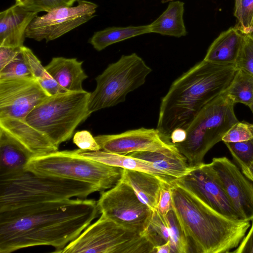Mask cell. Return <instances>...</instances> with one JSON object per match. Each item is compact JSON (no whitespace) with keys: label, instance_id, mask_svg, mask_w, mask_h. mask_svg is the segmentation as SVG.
Instances as JSON below:
<instances>
[{"label":"cell","instance_id":"cell-8","mask_svg":"<svg viewBox=\"0 0 253 253\" xmlns=\"http://www.w3.org/2000/svg\"><path fill=\"white\" fill-rule=\"evenodd\" d=\"M152 71L136 53L123 55L95 78L96 86L90 93L88 111L92 113L125 101L129 93L144 84Z\"/></svg>","mask_w":253,"mask_h":253},{"label":"cell","instance_id":"cell-28","mask_svg":"<svg viewBox=\"0 0 253 253\" xmlns=\"http://www.w3.org/2000/svg\"><path fill=\"white\" fill-rule=\"evenodd\" d=\"M154 247L170 241V233L165 216L153 211L150 221L142 233Z\"/></svg>","mask_w":253,"mask_h":253},{"label":"cell","instance_id":"cell-41","mask_svg":"<svg viewBox=\"0 0 253 253\" xmlns=\"http://www.w3.org/2000/svg\"><path fill=\"white\" fill-rule=\"evenodd\" d=\"M242 172L248 179L253 182V162L250 167Z\"/></svg>","mask_w":253,"mask_h":253},{"label":"cell","instance_id":"cell-27","mask_svg":"<svg viewBox=\"0 0 253 253\" xmlns=\"http://www.w3.org/2000/svg\"><path fill=\"white\" fill-rule=\"evenodd\" d=\"M226 93L234 103L253 104V77L238 70Z\"/></svg>","mask_w":253,"mask_h":253},{"label":"cell","instance_id":"cell-17","mask_svg":"<svg viewBox=\"0 0 253 253\" xmlns=\"http://www.w3.org/2000/svg\"><path fill=\"white\" fill-rule=\"evenodd\" d=\"M33 155L22 144L0 129V180L10 179L26 171Z\"/></svg>","mask_w":253,"mask_h":253},{"label":"cell","instance_id":"cell-43","mask_svg":"<svg viewBox=\"0 0 253 253\" xmlns=\"http://www.w3.org/2000/svg\"><path fill=\"white\" fill-rule=\"evenodd\" d=\"M248 126L253 134V124H249L248 123Z\"/></svg>","mask_w":253,"mask_h":253},{"label":"cell","instance_id":"cell-21","mask_svg":"<svg viewBox=\"0 0 253 253\" xmlns=\"http://www.w3.org/2000/svg\"><path fill=\"white\" fill-rule=\"evenodd\" d=\"M144 204L155 211L163 187L169 185L159 177L145 172L123 169L121 178Z\"/></svg>","mask_w":253,"mask_h":253},{"label":"cell","instance_id":"cell-35","mask_svg":"<svg viewBox=\"0 0 253 253\" xmlns=\"http://www.w3.org/2000/svg\"><path fill=\"white\" fill-rule=\"evenodd\" d=\"M253 138V134L248 123L237 122L233 125L223 135L222 141L225 142H238Z\"/></svg>","mask_w":253,"mask_h":253},{"label":"cell","instance_id":"cell-20","mask_svg":"<svg viewBox=\"0 0 253 253\" xmlns=\"http://www.w3.org/2000/svg\"><path fill=\"white\" fill-rule=\"evenodd\" d=\"M83 61L77 58L56 57L45 68L55 82L66 91H82L84 80L87 78L82 68Z\"/></svg>","mask_w":253,"mask_h":253},{"label":"cell","instance_id":"cell-32","mask_svg":"<svg viewBox=\"0 0 253 253\" xmlns=\"http://www.w3.org/2000/svg\"><path fill=\"white\" fill-rule=\"evenodd\" d=\"M244 35L243 45L234 64L237 69L253 77V38Z\"/></svg>","mask_w":253,"mask_h":253},{"label":"cell","instance_id":"cell-4","mask_svg":"<svg viewBox=\"0 0 253 253\" xmlns=\"http://www.w3.org/2000/svg\"><path fill=\"white\" fill-rule=\"evenodd\" d=\"M95 192H99L98 188L88 183L26 170L0 180V212L73 197L85 199Z\"/></svg>","mask_w":253,"mask_h":253},{"label":"cell","instance_id":"cell-9","mask_svg":"<svg viewBox=\"0 0 253 253\" xmlns=\"http://www.w3.org/2000/svg\"><path fill=\"white\" fill-rule=\"evenodd\" d=\"M155 253L153 246L140 233L101 214L60 253Z\"/></svg>","mask_w":253,"mask_h":253},{"label":"cell","instance_id":"cell-10","mask_svg":"<svg viewBox=\"0 0 253 253\" xmlns=\"http://www.w3.org/2000/svg\"><path fill=\"white\" fill-rule=\"evenodd\" d=\"M100 193L97 201L100 213L142 235L153 211L140 201L128 184L120 179L114 187Z\"/></svg>","mask_w":253,"mask_h":253},{"label":"cell","instance_id":"cell-13","mask_svg":"<svg viewBox=\"0 0 253 253\" xmlns=\"http://www.w3.org/2000/svg\"><path fill=\"white\" fill-rule=\"evenodd\" d=\"M175 181L220 214L241 220L211 164L204 163Z\"/></svg>","mask_w":253,"mask_h":253},{"label":"cell","instance_id":"cell-44","mask_svg":"<svg viewBox=\"0 0 253 253\" xmlns=\"http://www.w3.org/2000/svg\"><path fill=\"white\" fill-rule=\"evenodd\" d=\"M249 35H250L251 37H252L253 38V26L252 31L251 32V33L250 34H249Z\"/></svg>","mask_w":253,"mask_h":253},{"label":"cell","instance_id":"cell-2","mask_svg":"<svg viewBox=\"0 0 253 253\" xmlns=\"http://www.w3.org/2000/svg\"><path fill=\"white\" fill-rule=\"evenodd\" d=\"M237 70L234 64L203 59L176 79L160 103L157 128L164 138L172 143L173 131L185 130L206 104L226 91Z\"/></svg>","mask_w":253,"mask_h":253},{"label":"cell","instance_id":"cell-34","mask_svg":"<svg viewBox=\"0 0 253 253\" xmlns=\"http://www.w3.org/2000/svg\"><path fill=\"white\" fill-rule=\"evenodd\" d=\"M78 0H27L20 6L25 9L36 13L48 12L64 6H72Z\"/></svg>","mask_w":253,"mask_h":253},{"label":"cell","instance_id":"cell-37","mask_svg":"<svg viewBox=\"0 0 253 253\" xmlns=\"http://www.w3.org/2000/svg\"><path fill=\"white\" fill-rule=\"evenodd\" d=\"M170 185L166 186L162 188L155 210L163 216L167 215L172 209Z\"/></svg>","mask_w":253,"mask_h":253},{"label":"cell","instance_id":"cell-26","mask_svg":"<svg viewBox=\"0 0 253 253\" xmlns=\"http://www.w3.org/2000/svg\"><path fill=\"white\" fill-rule=\"evenodd\" d=\"M26 63L32 76L49 96L66 92L50 76L41 61L29 48L25 46L21 47Z\"/></svg>","mask_w":253,"mask_h":253},{"label":"cell","instance_id":"cell-7","mask_svg":"<svg viewBox=\"0 0 253 253\" xmlns=\"http://www.w3.org/2000/svg\"><path fill=\"white\" fill-rule=\"evenodd\" d=\"M26 170L88 183L99 192L114 187L122 177L123 169L74 154L72 151H56L32 157Z\"/></svg>","mask_w":253,"mask_h":253},{"label":"cell","instance_id":"cell-38","mask_svg":"<svg viewBox=\"0 0 253 253\" xmlns=\"http://www.w3.org/2000/svg\"><path fill=\"white\" fill-rule=\"evenodd\" d=\"M21 53V47L11 48L0 47V70L17 60Z\"/></svg>","mask_w":253,"mask_h":253},{"label":"cell","instance_id":"cell-12","mask_svg":"<svg viewBox=\"0 0 253 253\" xmlns=\"http://www.w3.org/2000/svg\"><path fill=\"white\" fill-rule=\"evenodd\" d=\"M49 96L34 78L0 80V119H25Z\"/></svg>","mask_w":253,"mask_h":253},{"label":"cell","instance_id":"cell-30","mask_svg":"<svg viewBox=\"0 0 253 253\" xmlns=\"http://www.w3.org/2000/svg\"><path fill=\"white\" fill-rule=\"evenodd\" d=\"M224 143L242 171L246 170L253 162V138L241 142Z\"/></svg>","mask_w":253,"mask_h":253},{"label":"cell","instance_id":"cell-45","mask_svg":"<svg viewBox=\"0 0 253 253\" xmlns=\"http://www.w3.org/2000/svg\"><path fill=\"white\" fill-rule=\"evenodd\" d=\"M250 108L251 109L253 114V104L249 106Z\"/></svg>","mask_w":253,"mask_h":253},{"label":"cell","instance_id":"cell-15","mask_svg":"<svg viewBox=\"0 0 253 253\" xmlns=\"http://www.w3.org/2000/svg\"><path fill=\"white\" fill-rule=\"evenodd\" d=\"M210 164L240 219L253 220V184L226 157L214 158Z\"/></svg>","mask_w":253,"mask_h":253},{"label":"cell","instance_id":"cell-29","mask_svg":"<svg viewBox=\"0 0 253 253\" xmlns=\"http://www.w3.org/2000/svg\"><path fill=\"white\" fill-rule=\"evenodd\" d=\"M164 216L170 233L172 253L193 252L189 240L173 210Z\"/></svg>","mask_w":253,"mask_h":253},{"label":"cell","instance_id":"cell-33","mask_svg":"<svg viewBox=\"0 0 253 253\" xmlns=\"http://www.w3.org/2000/svg\"><path fill=\"white\" fill-rule=\"evenodd\" d=\"M29 78L33 77L25 61L22 51L17 60L0 70V80Z\"/></svg>","mask_w":253,"mask_h":253},{"label":"cell","instance_id":"cell-39","mask_svg":"<svg viewBox=\"0 0 253 253\" xmlns=\"http://www.w3.org/2000/svg\"><path fill=\"white\" fill-rule=\"evenodd\" d=\"M248 233L245 236L234 253H253V220Z\"/></svg>","mask_w":253,"mask_h":253},{"label":"cell","instance_id":"cell-40","mask_svg":"<svg viewBox=\"0 0 253 253\" xmlns=\"http://www.w3.org/2000/svg\"><path fill=\"white\" fill-rule=\"evenodd\" d=\"M155 253H172L170 241L167 243L154 247Z\"/></svg>","mask_w":253,"mask_h":253},{"label":"cell","instance_id":"cell-22","mask_svg":"<svg viewBox=\"0 0 253 253\" xmlns=\"http://www.w3.org/2000/svg\"><path fill=\"white\" fill-rule=\"evenodd\" d=\"M244 35L235 27L221 33L210 46L204 60L219 64H235L243 45Z\"/></svg>","mask_w":253,"mask_h":253},{"label":"cell","instance_id":"cell-5","mask_svg":"<svg viewBox=\"0 0 253 253\" xmlns=\"http://www.w3.org/2000/svg\"><path fill=\"white\" fill-rule=\"evenodd\" d=\"M90 93L84 90L49 96L31 111L25 122L58 148L91 114L87 107Z\"/></svg>","mask_w":253,"mask_h":253},{"label":"cell","instance_id":"cell-3","mask_svg":"<svg viewBox=\"0 0 253 253\" xmlns=\"http://www.w3.org/2000/svg\"><path fill=\"white\" fill-rule=\"evenodd\" d=\"M175 180L170 185L172 210L193 252L227 253L238 247L250 227V221L220 214Z\"/></svg>","mask_w":253,"mask_h":253},{"label":"cell","instance_id":"cell-11","mask_svg":"<svg viewBox=\"0 0 253 253\" xmlns=\"http://www.w3.org/2000/svg\"><path fill=\"white\" fill-rule=\"evenodd\" d=\"M98 6L85 0H78L75 6L53 9L36 16L27 28L26 38L46 42L55 40L94 16Z\"/></svg>","mask_w":253,"mask_h":253},{"label":"cell","instance_id":"cell-6","mask_svg":"<svg viewBox=\"0 0 253 253\" xmlns=\"http://www.w3.org/2000/svg\"><path fill=\"white\" fill-rule=\"evenodd\" d=\"M234 103L226 91L206 104L185 130L186 137L175 144L193 169L204 163L207 153L222 138L228 130L238 122Z\"/></svg>","mask_w":253,"mask_h":253},{"label":"cell","instance_id":"cell-24","mask_svg":"<svg viewBox=\"0 0 253 253\" xmlns=\"http://www.w3.org/2000/svg\"><path fill=\"white\" fill-rule=\"evenodd\" d=\"M184 11V2L179 0L169 2L162 14L149 24L151 33L177 38L185 36Z\"/></svg>","mask_w":253,"mask_h":253},{"label":"cell","instance_id":"cell-36","mask_svg":"<svg viewBox=\"0 0 253 253\" xmlns=\"http://www.w3.org/2000/svg\"><path fill=\"white\" fill-rule=\"evenodd\" d=\"M73 141L80 149L83 150L96 151L101 150L95 138L88 130L77 131L74 135Z\"/></svg>","mask_w":253,"mask_h":253},{"label":"cell","instance_id":"cell-25","mask_svg":"<svg viewBox=\"0 0 253 253\" xmlns=\"http://www.w3.org/2000/svg\"><path fill=\"white\" fill-rule=\"evenodd\" d=\"M151 33L149 24L137 26L112 27L96 32L89 42L96 50L132 37Z\"/></svg>","mask_w":253,"mask_h":253},{"label":"cell","instance_id":"cell-18","mask_svg":"<svg viewBox=\"0 0 253 253\" xmlns=\"http://www.w3.org/2000/svg\"><path fill=\"white\" fill-rule=\"evenodd\" d=\"M0 129L22 144L34 156L58 150L44 135L28 125L25 119H1Z\"/></svg>","mask_w":253,"mask_h":253},{"label":"cell","instance_id":"cell-16","mask_svg":"<svg viewBox=\"0 0 253 253\" xmlns=\"http://www.w3.org/2000/svg\"><path fill=\"white\" fill-rule=\"evenodd\" d=\"M15 4L0 13V47L18 48L23 46L27 27L37 16Z\"/></svg>","mask_w":253,"mask_h":253},{"label":"cell","instance_id":"cell-1","mask_svg":"<svg viewBox=\"0 0 253 253\" xmlns=\"http://www.w3.org/2000/svg\"><path fill=\"white\" fill-rule=\"evenodd\" d=\"M100 213L94 199H67L0 212V253L49 246L60 253Z\"/></svg>","mask_w":253,"mask_h":253},{"label":"cell","instance_id":"cell-31","mask_svg":"<svg viewBox=\"0 0 253 253\" xmlns=\"http://www.w3.org/2000/svg\"><path fill=\"white\" fill-rule=\"evenodd\" d=\"M234 15L238 21L234 27L243 34H250L253 26V0H235Z\"/></svg>","mask_w":253,"mask_h":253},{"label":"cell","instance_id":"cell-23","mask_svg":"<svg viewBox=\"0 0 253 253\" xmlns=\"http://www.w3.org/2000/svg\"><path fill=\"white\" fill-rule=\"evenodd\" d=\"M128 155L151 162L157 169L175 179L183 177L194 169L190 167L187 159L179 151L169 153L140 151Z\"/></svg>","mask_w":253,"mask_h":253},{"label":"cell","instance_id":"cell-14","mask_svg":"<svg viewBox=\"0 0 253 253\" xmlns=\"http://www.w3.org/2000/svg\"><path fill=\"white\" fill-rule=\"evenodd\" d=\"M94 138L101 150L119 155L140 151H179L175 144L164 138L157 128L141 127L119 134L99 135Z\"/></svg>","mask_w":253,"mask_h":253},{"label":"cell","instance_id":"cell-42","mask_svg":"<svg viewBox=\"0 0 253 253\" xmlns=\"http://www.w3.org/2000/svg\"><path fill=\"white\" fill-rule=\"evenodd\" d=\"M27 0H15V4L21 5L24 3Z\"/></svg>","mask_w":253,"mask_h":253},{"label":"cell","instance_id":"cell-19","mask_svg":"<svg viewBox=\"0 0 253 253\" xmlns=\"http://www.w3.org/2000/svg\"><path fill=\"white\" fill-rule=\"evenodd\" d=\"M72 151L77 156L91 159L107 165L153 174L170 184L176 179L157 169L151 162L131 157L128 155H119L101 150L90 151L79 149Z\"/></svg>","mask_w":253,"mask_h":253}]
</instances>
